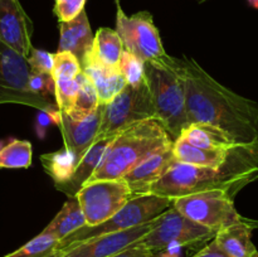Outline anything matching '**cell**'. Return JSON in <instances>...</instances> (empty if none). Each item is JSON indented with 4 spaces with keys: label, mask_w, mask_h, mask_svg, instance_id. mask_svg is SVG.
<instances>
[{
    "label": "cell",
    "mask_w": 258,
    "mask_h": 257,
    "mask_svg": "<svg viewBox=\"0 0 258 257\" xmlns=\"http://www.w3.org/2000/svg\"><path fill=\"white\" fill-rule=\"evenodd\" d=\"M185 82L189 123L213 125L238 145L258 143V103L217 82L193 58H176Z\"/></svg>",
    "instance_id": "6da1fadb"
},
{
    "label": "cell",
    "mask_w": 258,
    "mask_h": 257,
    "mask_svg": "<svg viewBox=\"0 0 258 257\" xmlns=\"http://www.w3.org/2000/svg\"><path fill=\"white\" fill-rule=\"evenodd\" d=\"M258 179V143L244 145L221 168L196 166L175 159L150 193L170 199L212 190H226L236 197Z\"/></svg>",
    "instance_id": "7a4b0ae2"
},
{
    "label": "cell",
    "mask_w": 258,
    "mask_h": 257,
    "mask_svg": "<svg viewBox=\"0 0 258 257\" xmlns=\"http://www.w3.org/2000/svg\"><path fill=\"white\" fill-rule=\"evenodd\" d=\"M173 145L174 139L158 120L134 123L115 136L88 181L123 178L141 161Z\"/></svg>",
    "instance_id": "3957f363"
},
{
    "label": "cell",
    "mask_w": 258,
    "mask_h": 257,
    "mask_svg": "<svg viewBox=\"0 0 258 257\" xmlns=\"http://www.w3.org/2000/svg\"><path fill=\"white\" fill-rule=\"evenodd\" d=\"M145 73L155 108V120L175 141L189 125L185 82L178 70V60L169 55L161 62H145Z\"/></svg>",
    "instance_id": "277c9868"
},
{
    "label": "cell",
    "mask_w": 258,
    "mask_h": 257,
    "mask_svg": "<svg viewBox=\"0 0 258 257\" xmlns=\"http://www.w3.org/2000/svg\"><path fill=\"white\" fill-rule=\"evenodd\" d=\"M173 203L174 199L151 193L133 197L121 211H118L115 216H112L106 222L97 224V226L82 227L58 242L55 253L73 246V244L95 238V237L126 231V229L141 226L146 222L158 218L170 207H173Z\"/></svg>",
    "instance_id": "5b68a950"
},
{
    "label": "cell",
    "mask_w": 258,
    "mask_h": 257,
    "mask_svg": "<svg viewBox=\"0 0 258 257\" xmlns=\"http://www.w3.org/2000/svg\"><path fill=\"white\" fill-rule=\"evenodd\" d=\"M144 120H155V108L148 81L140 86L126 85L110 103L103 106L97 138L117 135L123 128Z\"/></svg>",
    "instance_id": "8992f818"
},
{
    "label": "cell",
    "mask_w": 258,
    "mask_h": 257,
    "mask_svg": "<svg viewBox=\"0 0 258 257\" xmlns=\"http://www.w3.org/2000/svg\"><path fill=\"white\" fill-rule=\"evenodd\" d=\"M174 208L191 221L218 232L232 224L249 221L234 207V196L226 190H212L174 199Z\"/></svg>",
    "instance_id": "52a82bcc"
},
{
    "label": "cell",
    "mask_w": 258,
    "mask_h": 257,
    "mask_svg": "<svg viewBox=\"0 0 258 257\" xmlns=\"http://www.w3.org/2000/svg\"><path fill=\"white\" fill-rule=\"evenodd\" d=\"M116 32L122 40L123 49L133 53L144 62H161L169 57L164 49L153 15L148 12L126 15L116 0Z\"/></svg>",
    "instance_id": "ba28073f"
},
{
    "label": "cell",
    "mask_w": 258,
    "mask_h": 257,
    "mask_svg": "<svg viewBox=\"0 0 258 257\" xmlns=\"http://www.w3.org/2000/svg\"><path fill=\"white\" fill-rule=\"evenodd\" d=\"M216 233L213 229L191 221L178 209L170 207L159 217V223L155 228L140 242L154 253H158L169 247L194 246L211 242Z\"/></svg>",
    "instance_id": "9c48e42d"
},
{
    "label": "cell",
    "mask_w": 258,
    "mask_h": 257,
    "mask_svg": "<svg viewBox=\"0 0 258 257\" xmlns=\"http://www.w3.org/2000/svg\"><path fill=\"white\" fill-rule=\"evenodd\" d=\"M83 213L86 226L103 223L127 204L133 193L123 178L87 181L76 196Z\"/></svg>",
    "instance_id": "30bf717a"
},
{
    "label": "cell",
    "mask_w": 258,
    "mask_h": 257,
    "mask_svg": "<svg viewBox=\"0 0 258 257\" xmlns=\"http://www.w3.org/2000/svg\"><path fill=\"white\" fill-rule=\"evenodd\" d=\"M160 217V216H159ZM158 218L115 233L103 234L57 252L55 257H110L140 242L159 223Z\"/></svg>",
    "instance_id": "8fae6325"
},
{
    "label": "cell",
    "mask_w": 258,
    "mask_h": 257,
    "mask_svg": "<svg viewBox=\"0 0 258 257\" xmlns=\"http://www.w3.org/2000/svg\"><path fill=\"white\" fill-rule=\"evenodd\" d=\"M34 25L19 0H0V42L24 57L33 49Z\"/></svg>",
    "instance_id": "7c38bea8"
},
{
    "label": "cell",
    "mask_w": 258,
    "mask_h": 257,
    "mask_svg": "<svg viewBox=\"0 0 258 257\" xmlns=\"http://www.w3.org/2000/svg\"><path fill=\"white\" fill-rule=\"evenodd\" d=\"M103 106L100 105L95 112L82 120H73L68 113L62 112L58 108L52 111L55 126H58L63 135L64 148L73 151L78 161L95 143L98 128L102 121Z\"/></svg>",
    "instance_id": "4fadbf2b"
},
{
    "label": "cell",
    "mask_w": 258,
    "mask_h": 257,
    "mask_svg": "<svg viewBox=\"0 0 258 257\" xmlns=\"http://www.w3.org/2000/svg\"><path fill=\"white\" fill-rule=\"evenodd\" d=\"M174 160L175 156L173 148H170L145 159L133 170L128 171L123 179L130 186L133 197L150 193L151 186L165 174Z\"/></svg>",
    "instance_id": "5bb4252c"
},
{
    "label": "cell",
    "mask_w": 258,
    "mask_h": 257,
    "mask_svg": "<svg viewBox=\"0 0 258 257\" xmlns=\"http://www.w3.org/2000/svg\"><path fill=\"white\" fill-rule=\"evenodd\" d=\"M59 23V43L57 52H70L77 57L82 66L83 60L92 50L93 35L86 10L70 22Z\"/></svg>",
    "instance_id": "9a60e30c"
},
{
    "label": "cell",
    "mask_w": 258,
    "mask_h": 257,
    "mask_svg": "<svg viewBox=\"0 0 258 257\" xmlns=\"http://www.w3.org/2000/svg\"><path fill=\"white\" fill-rule=\"evenodd\" d=\"M30 73L32 68L28 58L0 42V90L32 93L29 91Z\"/></svg>",
    "instance_id": "2e32d148"
},
{
    "label": "cell",
    "mask_w": 258,
    "mask_h": 257,
    "mask_svg": "<svg viewBox=\"0 0 258 257\" xmlns=\"http://www.w3.org/2000/svg\"><path fill=\"white\" fill-rule=\"evenodd\" d=\"M81 67L95 85L100 105L105 106L110 103L127 85L120 68L105 66L96 59L91 52L88 53Z\"/></svg>",
    "instance_id": "e0dca14e"
},
{
    "label": "cell",
    "mask_w": 258,
    "mask_h": 257,
    "mask_svg": "<svg viewBox=\"0 0 258 257\" xmlns=\"http://www.w3.org/2000/svg\"><path fill=\"white\" fill-rule=\"evenodd\" d=\"M257 227L258 221L256 219L232 224L219 229L213 241L217 247L229 257H256L258 249L252 242V232Z\"/></svg>",
    "instance_id": "ac0fdd59"
},
{
    "label": "cell",
    "mask_w": 258,
    "mask_h": 257,
    "mask_svg": "<svg viewBox=\"0 0 258 257\" xmlns=\"http://www.w3.org/2000/svg\"><path fill=\"white\" fill-rule=\"evenodd\" d=\"M115 136L116 135H111L96 139L95 143L87 149V151L83 154L81 160L78 161L70 180L64 184H60V185H55L58 190L66 193L70 198H76L80 189L90 180L92 174L100 165L108 145L112 143Z\"/></svg>",
    "instance_id": "d6986e66"
},
{
    "label": "cell",
    "mask_w": 258,
    "mask_h": 257,
    "mask_svg": "<svg viewBox=\"0 0 258 257\" xmlns=\"http://www.w3.org/2000/svg\"><path fill=\"white\" fill-rule=\"evenodd\" d=\"M244 145H239L232 150H212L191 145L183 136H179L173 145L174 156L178 161L190 164L196 166H208V168H221L228 163L239 149Z\"/></svg>",
    "instance_id": "ffe728a7"
},
{
    "label": "cell",
    "mask_w": 258,
    "mask_h": 257,
    "mask_svg": "<svg viewBox=\"0 0 258 257\" xmlns=\"http://www.w3.org/2000/svg\"><path fill=\"white\" fill-rule=\"evenodd\" d=\"M194 146L212 150H232L239 146L221 128L203 122H191L180 134Z\"/></svg>",
    "instance_id": "44dd1931"
},
{
    "label": "cell",
    "mask_w": 258,
    "mask_h": 257,
    "mask_svg": "<svg viewBox=\"0 0 258 257\" xmlns=\"http://www.w3.org/2000/svg\"><path fill=\"white\" fill-rule=\"evenodd\" d=\"M87 221L77 198H70L63 204L57 216L43 229V232L52 234L58 241H62L71 233L85 227Z\"/></svg>",
    "instance_id": "7402d4cb"
},
{
    "label": "cell",
    "mask_w": 258,
    "mask_h": 257,
    "mask_svg": "<svg viewBox=\"0 0 258 257\" xmlns=\"http://www.w3.org/2000/svg\"><path fill=\"white\" fill-rule=\"evenodd\" d=\"M91 53L96 59L105 66L120 68L123 44L118 33L110 28H100L95 34Z\"/></svg>",
    "instance_id": "603a6c76"
},
{
    "label": "cell",
    "mask_w": 258,
    "mask_h": 257,
    "mask_svg": "<svg viewBox=\"0 0 258 257\" xmlns=\"http://www.w3.org/2000/svg\"><path fill=\"white\" fill-rule=\"evenodd\" d=\"M40 163L45 173L54 180L55 185L67 183L78 164L77 156L68 149H60L54 153L40 155Z\"/></svg>",
    "instance_id": "cb8c5ba5"
},
{
    "label": "cell",
    "mask_w": 258,
    "mask_h": 257,
    "mask_svg": "<svg viewBox=\"0 0 258 257\" xmlns=\"http://www.w3.org/2000/svg\"><path fill=\"white\" fill-rule=\"evenodd\" d=\"M77 82V97H76L75 106L68 115L73 120H82L97 110V107L100 106V101H98V95L95 85L83 71L78 73Z\"/></svg>",
    "instance_id": "d4e9b609"
},
{
    "label": "cell",
    "mask_w": 258,
    "mask_h": 257,
    "mask_svg": "<svg viewBox=\"0 0 258 257\" xmlns=\"http://www.w3.org/2000/svg\"><path fill=\"white\" fill-rule=\"evenodd\" d=\"M33 149L28 140L13 139L0 150V168L27 169L32 164Z\"/></svg>",
    "instance_id": "484cf974"
},
{
    "label": "cell",
    "mask_w": 258,
    "mask_h": 257,
    "mask_svg": "<svg viewBox=\"0 0 258 257\" xmlns=\"http://www.w3.org/2000/svg\"><path fill=\"white\" fill-rule=\"evenodd\" d=\"M58 242L59 241L52 234L42 231L20 248L3 257H55Z\"/></svg>",
    "instance_id": "4316f807"
},
{
    "label": "cell",
    "mask_w": 258,
    "mask_h": 257,
    "mask_svg": "<svg viewBox=\"0 0 258 257\" xmlns=\"http://www.w3.org/2000/svg\"><path fill=\"white\" fill-rule=\"evenodd\" d=\"M120 71L127 85L130 86H140L148 81L145 73V62L125 49L121 57Z\"/></svg>",
    "instance_id": "83f0119b"
},
{
    "label": "cell",
    "mask_w": 258,
    "mask_h": 257,
    "mask_svg": "<svg viewBox=\"0 0 258 257\" xmlns=\"http://www.w3.org/2000/svg\"><path fill=\"white\" fill-rule=\"evenodd\" d=\"M55 82V102L58 110L70 113L75 106L76 97L78 92L77 78H60L54 80Z\"/></svg>",
    "instance_id": "f1b7e54d"
},
{
    "label": "cell",
    "mask_w": 258,
    "mask_h": 257,
    "mask_svg": "<svg viewBox=\"0 0 258 257\" xmlns=\"http://www.w3.org/2000/svg\"><path fill=\"white\" fill-rule=\"evenodd\" d=\"M3 103H23L39 108V111H52L58 108L57 105H53L49 100L35 93H20L0 90V105Z\"/></svg>",
    "instance_id": "f546056e"
},
{
    "label": "cell",
    "mask_w": 258,
    "mask_h": 257,
    "mask_svg": "<svg viewBox=\"0 0 258 257\" xmlns=\"http://www.w3.org/2000/svg\"><path fill=\"white\" fill-rule=\"evenodd\" d=\"M81 71H82V67L75 54L70 52L54 53V66H53L52 71V76L54 80L77 78Z\"/></svg>",
    "instance_id": "4dcf8cb0"
},
{
    "label": "cell",
    "mask_w": 258,
    "mask_h": 257,
    "mask_svg": "<svg viewBox=\"0 0 258 257\" xmlns=\"http://www.w3.org/2000/svg\"><path fill=\"white\" fill-rule=\"evenodd\" d=\"M29 91L35 95L43 96L48 100V96H55V82L52 75L33 72L29 78Z\"/></svg>",
    "instance_id": "1f68e13d"
},
{
    "label": "cell",
    "mask_w": 258,
    "mask_h": 257,
    "mask_svg": "<svg viewBox=\"0 0 258 257\" xmlns=\"http://www.w3.org/2000/svg\"><path fill=\"white\" fill-rule=\"evenodd\" d=\"M87 0H55L54 12L58 22H70L85 10Z\"/></svg>",
    "instance_id": "d6a6232c"
},
{
    "label": "cell",
    "mask_w": 258,
    "mask_h": 257,
    "mask_svg": "<svg viewBox=\"0 0 258 257\" xmlns=\"http://www.w3.org/2000/svg\"><path fill=\"white\" fill-rule=\"evenodd\" d=\"M28 63L33 72L52 75L53 66H54V54L33 47L32 52L28 57Z\"/></svg>",
    "instance_id": "836d02e7"
},
{
    "label": "cell",
    "mask_w": 258,
    "mask_h": 257,
    "mask_svg": "<svg viewBox=\"0 0 258 257\" xmlns=\"http://www.w3.org/2000/svg\"><path fill=\"white\" fill-rule=\"evenodd\" d=\"M110 257H155V253L146 246H144L141 242H138V243L133 244L123 251L112 254Z\"/></svg>",
    "instance_id": "e575fe53"
},
{
    "label": "cell",
    "mask_w": 258,
    "mask_h": 257,
    "mask_svg": "<svg viewBox=\"0 0 258 257\" xmlns=\"http://www.w3.org/2000/svg\"><path fill=\"white\" fill-rule=\"evenodd\" d=\"M52 111H39V113H38L37 122H35V131H37V135L39 136L40 139L44 138L45 131H47V128L49 127L52 123L55 125Z\"/></svg>",
    "instance_id": "d590c367"
},
{
    "label": "cell",
    "mask_w": 258,
    "mask_h": 257,
    "mask_svg": "<svg viewBox=\"0 0 258 257\" xmlns=\"http://www.w3.org/2000/svg\"><path fill=\"white\" fill-rule=\"evenodd\" d=\"M191 257H229V256L224 253L223 251H221V249L217 247V244L214 243L213 239H212L211 242H208L203 248L199 249V251L197 252L196 254H193Z\"/></svg>",
    "instance_id": "8d00e7d4"
},
{
    "label": "cell",
    "mask_w": 258,
    "mask_h": 257,
    "mask_svg": "<svg viewBox=\"0 0 258 257\" xmlns=\"http://www.w3.org/2000/svg\"><path fill=\"white\" fill-rule=\"evenodd\" d=\"M247 2H248L249 4L252 5V7L257 8V9H258V0H247Z\"/></svg>",
    "instance_id": "74e56055"
},
{
    "label": "cell",
    "mask_w": 258,
    "mask_h": 257,
    "mask_svg": "<svg viewBox=\"0 0 258 257\" xmlns=\"http://www.w3.org/2000/svg\"><path fill=\"white\" fill-rule=\"evenodd\" d=\"M4 145H5V144L3 143V141H0V150H2V149L4 148Z\"/></svg>",
    "instance_id": "f35d334b"
},
{
    "label": "cell",
    "mask_w": 258,
    "mask_h": 257,
    "mask_svg": "<svg viewBox=\"0 0 258 257\" xmlns=\"http://www.w3.org/2000/svg\"><path fill=\"white\" fill-rule=\"evenodd\" d=\"M198 2H201V3H203V2H206V0H198Z\"/></svg>",
    "instance_id": "ab89813d"
}]
</instances>
